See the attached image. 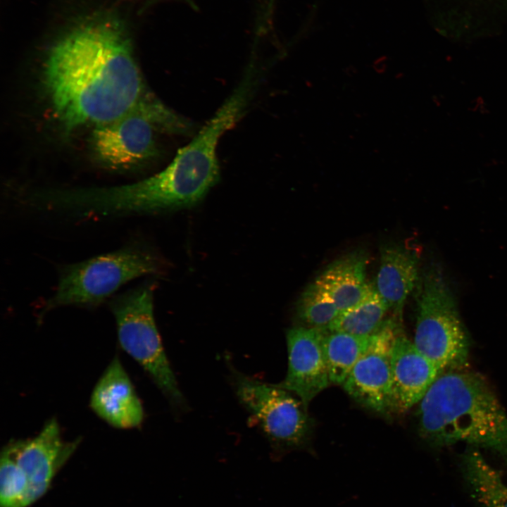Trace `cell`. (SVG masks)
<instances>
[{
  "mask_svg": "<svg viewBox=\"0 0 507 507\" xmlns=\"http://www.w3.org/2000/svg\"><path fill=\"white\" fill-rule=\"evenodd\" d=\"M192 123L153 94L120 117L95 126L91 137L95 156L111 169H130L146 163L158 153L155 133L191 132Z\"/></svg>",
  "mask_w": 507,
  "mask_h": 507,
  "instance_id": "277c9868",
  "label": "cell"
},
{
  "mask_svg": "<svg viewBox=\"0 0 507 507\" xmlns=\"http://www.w3.org/2000/svg\"><path fill=\"white\" fill-rule=\"evenodd\" d=\"M368 260L365 251L355 250L334 261L315 279L339 312L355 306L365 295L370 286L365 280Z\"/></svg>",
  "mask_w": 507,
  "mask_h": 507,
  "instance_id": "9a60e30c",
  "label": "cell"
},
{
  "mask_svg": "<svg viewBox=\"0 0 507 507\" xmlns=\"http://www.w3.org/2000/svg\"><path fill=\"white\" fill-rule=\"evenodd\" d=\"M388 310L375 286L370 284L363 298L355 306L340 312L326 330L370 336L382 324Z\"/></svg>",
  "mask_w": 507,
  "mask_h": 507,
  "instance_id": "e0dca14e",
  "label": "cell"
},
{
  "mask_svg": "<svg viewBox=\"0 0 507 507\" xmlns=\"http://www.w3.org/2000/svg\"><path fill=\"white\" fill-rule=\"evenodd\" d=\"M92 410L111 427L132 429L144 419V410L132 382L118 356L108 365L90 396Z\"/></svg>",
  "mask_w": 507,
  "mask_h": 507,
  "instance_id": "4fadbf2b",
  "label": "cell"
},
{
  "mask_svg": "<svg viewBox=\"0 0 507 507\" xmlns=\"http://www.w3.org/2000/svg\"><path fill=\"white\" fill-rule=\"evenodd\" d=\"M235 388L239 400L277 448L294 449L307 443L313 423L307 408L291 392L243 375L236 376Z\"/></svg>",
  "mask_w": 507,
  "mask_h": 507,
  "instance_id": "ba28073f",
  "label": "cell"
},
{
  "mask_svg": "<svg viewBox=\"0 0 507 507\" xmlns=\"http://www.w3.org/2000/svg\"><path fill=\"white\" fill-rule=\"evenodd\" d=\"M442 373L418 349L402 329L392 349L389 412L402 413L419 403Z\"/></svg>",
  "mask_w": 507,
  "mask_h": 507,
  "instance_id": "7c38bea8",
  "label": "cell"
},
{
  "mask_svg": "<svg viewBox=\"0 0 507 507\" xmlns=\"http://www.w3.org/2000/svg\"><path fill=\"white\" fill-rule=\"evenodd\" d=\"M419 403V434L430 445L464 442L507 461V415L479 374L463 369L442 373Z\"/></svg>",
  "mask_w": 507,
  "mask_h": 507,
  "instance_id": "3957f363",
  "label": "cell"
},
{
  "mask_svg": "<svg viewBox=\"0 0 507 507\" xmlns=\"http://www.w3.org/2000/svg\"><path fill=\"white\" fill-rule=\"evenodd\" d=\"M154 285L144 284L114 297L109 303L122 349L150 375L175 406L184 403L167 358L154 315Z\"/></svg>",
  "mask_w": 507,
  "mask_h": 507,
  "instance_id": "52a82bcc",
  "label": "cell"
},
{
  "mask_svg": "<svg viewBox=\"0 0 507 507\" xmlns=\"http://www.w3.org/2000/svg\"><path fill=\"white\" fill-rule=\"evenodd\" d=\"M420 287L414 344L441 370L463 369L469 339L456 298L439 265L432 263L425 269Z\"/></svg>",
  "mask_w": 507,
  "mask_h": 507,
  "instance_id": "5b68a950",
  "label": "cell"
},
{
  "mask_svg": "<svg viewBox=\"0 0 507 507\" xmlns=\"http://www.w3.org/2000/svg\"><path fill=\"white\" fill-rule=\"evenodd\" d=\"M80 439H63L56 418L48 420L32 438L12 440L5 446L27 482L25 507L41 499L61 468L77 449Z\"/></svg>",
  "mask_w": 507,
  "mask_h": 507,
  "instance_id": "9c48e42d",
  "label": "cell"
},
{
  "mask_svg": "<svg viewBox=\"0 0 507 507\" xmlns=\"http://www.w3.org/2000/svg\"><path fill=\"white\" fill-rule=\"evenodd\" d=\"M401 319L393 315L383 321L342 384L355 401L377 413H389L392 349Z\"/></svg>",
  "mask_w": 507,
  "mask_h": 507,
  "instance_id": "30bf717a",
  "label": "cell"
},
{
  "mask_svg": "<svg viewBox=\"0 0 507 507\" xmlns=\"http://www.w3.org/2000/svg\"><path fill=\"white\" fill-rule=\"evenodd\" d=\"M371 336L325 331L323 344L331 383L344 384L353 365L368 347Z\"/></svg>",
  "mask_w": 507,
  "mask_h": 507,
  "instance_id": "ac0fdd59",
  "label": "cell"
},
{
  "mask_svg": "<svg viewBox=\"0 0 507 507\" xmlns=\"http://www.w3.org/2000/svg\"><path fill=\"white\" fill-rule=\"evenodd\" d=\"M470 495L480 507H507V484L475 447L462 455L460 465Z\"/></svg>",
  "mask_w": 507,
  "mask_h": 507,
  "instance_id": "2e32d148",
  "label": "cell"
},
{
  "mask_svg": "<svg viewBox=\"0 0 507 507\" xmlns=\"http://www.w3.org/2000/svg\"><path fill=\"white\" fill-rule=\"evenodd\" d=\"M419 252L406 244L384 245L375 288L394 315L402 318L403 307L418 281Z\"/></svg>",
  "mask_w": 507,
  "mask_h": 507,
  "instance_id": "5bb4252c",
  "label": "cell"
},
{
  "mask_svg": "<svg viewBox=\"0 0 507 507\" xmlns=\"http://www.w3.org/2000/svg\"><path fill=\"white\" fill-rule=\"evenodd\" d=\"M26 493V480L4 446L0 460V507H25Z\"/></svg>",
  "mask_w": 507,
  "mask_h": 507,
  "instance_id": "ffe728a7",
  "label": "cell"
},
{
  "mask_svg": "<svg viewBox=\"0 0 507 507\" xmlns=\"http://www.w3.org/2000/svg\"><path fill=\"white\" fill-rule=\"evenodd\" d=\"M260 79L256 70L247 68L215 114L163 170L132 184L104 187L100 194L104 211L111 216L150 213L202 200L219 180V140L242 117Z\"/></svg>",
  "mask_w": 507,
  "mask_h": 507,
  "instance_id": "7a4b0ae2",
  "label": "cell"
},
{
  "mask_svg": "<svg viewBox=\"0 0 507 507\" xmlns=\"http://www.w3.org/2000/svg\"><path fill=\"white\" fill-rule=\"evenodd\" d=\"M296 311L306 327L320 330H327L340 313L334 301L315 282L301 293Z\"/></svg>",
  "mask_w": 507,
  "mask_h": 507,
  "instance_id": "d6986e66",
  "label": "cell"
},
{
  "mask_svg": "<svg viewBox=\"0 0 507 507\" xmlns=\"http://www.w3.org/2000/svg\"><path fill=\"white\" fill-rule=\"evenodd\" d=\"M325 331L296 327L287 333L288 368L277 385L296 394L306 408L331 383L323 344Z\"/></svg>",
  "mask_w": 507,
  "mask_h": 507,
  "instance_id": "8fae6325",
  "label": "cell"
},
{
  "mask_svg": "<svg viewBox=\"0 0 507 507\" xmlns=\"http://www.w3.org/2000/svg\"><path fill=\"white\" fill-rule=\"evenodd\" d=\"M159 260L137 245L65 266L44 311L65 306H96L120 287L160 270Z\"/></svg>",
  "mask_w": 507,
  "mask_h": 507,
  "instance_id": "8992f818",
  "label": "cell"
},
{
  "mask_svg": "<svg viewBox=\"0 0 507 507\" xmlns=\"http://www.w3.org/2000/svg\"><path fill=\"white\" fill-rule=\"evenodd\" d=\"M273 1H274V0H270V1H269V5H268V8H269V9L271 8V6H272V4H273Z\"/></svg>",
  "mask_w": 507,
  "mask_h": 507,
  "instance_id": "44dd1931",
  "label": "cell"
},
{
  "mask_svg": "<svg viewBox=\"0 0 507 507\" xmlns=\"http://www.w3.org/2000/svg\"><path fill=\"white\" fill-rule=\"evenodd\" d=\"M43 79L53 113L66 133L112 121L152 95L125 23L107 13L80 19L55 40Z\"/></svg>",
  "mask_w": 507,
  "mask_h": 507,
  "instance_id": "6da1fadb",
  "label": "cell"
}]
</instances>
